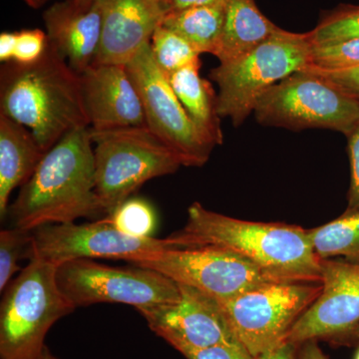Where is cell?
Segmentation results:
<instances>
[{
  "label": "cell",
  "mask_w": 359,
  "mask_h": 359,
  "mask_svg": "<svg viewBox=\"0 0 359 359\" xmlns=\"http://www.w3.org/2000/svg\"><path fill=\"white\" fill-rule=\"evenodd\" d=\"M56 269L41 259H30L4 290L0 359H41L49 330L76 309L59 290Z\"/></svg>",
  "instance_id": "obj_4"
},
{
  "label": "cell",
  "mask_w": 359,
  "mask_h": 359,
  "mask_svg": "<svg viewBox=\"0 0 359 359\" xmlns=\"http://www.w3.org/2000/svg\"><path fill=\"white\" fill-rule=\"evenodd\" d=\"M106 0H63L45 11L48 41L78 74L95 60Z\"/></svg>",
  "instance_id": "obj_16"
},
{
  "label": "cell",
  "mask_w": 359,
  "mask_h": 359,
  "mask_svg": "<svg viewBox=\"0 0 359 359\" xmlns=\"http://www.w3.org/2000/svg\"><path fill=\"white\" fill-rule=\"evenodd\" d=\"M126 67L141 97L146 126L177 156L182 166H204L216 146L189 117L167 75L156 62L150 43Z\"/></svg>",
  "instance_id": "obj_10"
},
{
  "label": "cell",
  "mask_w": 359,
  "mask_h": 359,
  "mask_svg": "<svg viewBox=\"0 0 359 359\" xmlns=\"http://www.w3.org/2000/svg\"><path fill=\"white\" fill-rule=\"evenodd\" d=\"M347 138L351 157V179L347 196L348 205L346 211H359V120Z\"/></svg>",
  "instance_id": "obj_31"
},
{
  "label": "cell",
  "mask_w": 359,
  "mask_h": 359,
  "mask_svg": "<svg viewBox=\"0 0 359 359\" xmlns=\"http://www.w3.org/2000/svg\"><path fill=\"white\" fill-rule=\"evenodd\" d=\"M27 6L32 8H39L42 4H45V0H23Z\"/></svg>",
  "instance_id": "obj_36"
},
{
  "label": "cell",
  "mask_w": 359,
  "mask_h": 359,
  "mask_svg": "<svg viewBox=\"0 0 359 359\" xmlns=\"http://www.w3.org/2000/svg\"><path fill=\"white\" fill-rule=\"evenodd\" d=\"M311 48L309 32L278 28L245 57L219 63L210 72V79L219 87V116L240 126L269 88L311 65Z\"/></svg>",
  "instance_id": "obj_5"
},
{
  "label": "cell",
  "mask_w": 359,
  "mask_h": 359,
  "mask_svg": "<svg viewBox=\"0 0 359 359\" xmlns=\"http://www.w3.org/2000/svg\"><path fill=\"white\" fill-rule=\"evenodd\" d=\"M354 359H359V349L358 351V353H356L355 358H354Z\"/></svg>",
  "instance_id": "obj_38"
},
{
  "label": "cell",
  "mask_w": 359,
  "mask_h": 359,
  "mask_svg": "<svg viewBox=\"0 0 359 359\" xmlns=\"http://www.w3.org/2000/svg\"><path fill=\"white\" fill-rule=\"evenodd\" d=\"M164 16L159 0H106L93 65H127L150 43Z\"/></svg>",
  "instance_id": "obj_17"
},
{
  "label": "cell",
  "mask_w": 359,
  "mask_h": 359,
  "mask_svg": "<svg viewBox=\"0 0 359 359\" xmlns=\"http://www.w3.org/2000/svg\"><path fill=\"white\" fill-rule=\"evenodd\" d=\"M91 131L96 194L109 215L146 182L182 166L177 156L147 126Z\"/></svg>",
  "instance_id": "obj_6"
},
{
  "label": "cell",
  "mask_w": 359,
  "mask_h": 359,
  "mask_svg": "<svg viewBox=\"0 0 359 359\" xmlns=\"http://www.w3.org/2000/svg\"><path fill=\"white\" fill-rule=\"evenodd\" d=\"M299 346L285 341L276 348L266 351L256 359H297Z\"/></svg>",
  "instance_id": "obj_33"
},
{
  "label": "cell",
  "mask_w": 359,
  "mask_h": 359,
  "mask_svg": "<svg viewBox=\"0 0 359 359\" xmlns=\"http://www.w3.org/2000/svg\"><path fill=\"white\" fill-rule=\"evenodd\" d=\"M180 299L138 309L148 327L180 353L238 341L218 299L178 283Z\"/></svg>",
  "instance_id": "obj_14"
},
{
  "label": "cell",
  "mask_w": 359,
  "mask_h": 359,
  "mask_svg": "<svg viewBox=\"0 0 359 359\" xmlns=\"http://www.w3.org/2000/svg\"><path fill=\"white\" fill-rule=\"evenodd\" d=\"M181 354L186 359H256L241 342L203 349H191Z\"/></svg>",
  "instance_id": "obj_30"
},
{
  "label": "cell",
  "mask_w": 359,
  "mask_h": 359,
  "mask_svg": "<svg viewBox=\"0 0 359 359\" xmlns=\"http://www.w3.org/2000/svg\"><path fill=\"white\" fill-rule=\"evenodd\" d=\"M200 68L201 61H195L172 73L168 79L203 136L212 145H221L224 135L218 111V95L211 83L201 77Z\"/></svg>",
  "instance_id": "obj_20"
},
{
  "label": "cell",
  "mask_w": 359,
  "mask_h": 359,
  "mask_svg": "<svg viewBox=\"0 0 359 359\" xmlns=\"http://www.w3.org/2000/svg\"><path fill=\"white\" fill-rule=\"evenodd\" d=\"M32 231L13 228L0 231V290L4 292L18 271L21 257H29Z\"/></svg>",
  "instance_id": "obj_26"
},
{
  "label": "cell",
  "mask_w": 359,
  "mask_h": 359,
  "mask_svg": "<svg viewBox=\"0 0 359 359\" xmlns=\"http://www.w3.org/2000/svg\"><path fill=\"white\" fill-rule=\"evenodd\" d=\"M80 76L90 129L146 126L141 97L126 65H92Z\"/></svg>",
  "instance_id": "obj_15"
},
{
  "label": "cell",
  "mask_w": 359,
  "mask_h": 359,
  "mask_svg": "<svg viewBox=\"0 0 359 359\" xmlns=\"http://www.w3.org/2000/svg\"><path fill=\"white\" fill-rule=\"evenodd\" d=\"M0 114L29 130L45 153L65 135L90 127L81 76L49 41L32 65L4 63Z\"/></svg>",
  "instance_id": "obj_2"
},
{
  "label": "cell",
  "mask_w": 359,
  "mask_h": 359,
  "mask_svg": "<svg viewBox=\"0 0 359 359\" xmlns=\"http://www.w3.org/2000/svg\"><path fill=\"white\" fill-rule=\"evenodd\" d=\"M118 231L134 238H152L157 217L154 208L142 198H129L108 215Z\"/></svg>",
  "instance_id": "obj_25"
},
{
  "label": "cell",
  "mask_w": 359,
  "mask_h": 359,
  "mask_svg": "<svg viewBox=\"0 0 359 359\" xmlns=\"http://www.w3.org/2000/svg\"><path fill=\"white\" fill-rule=\"evenodd\" d=\"M309 34L313 44L359 39V6L340 4L325 11Z\"/></svg>",
  "instance_id": "obj_24"
},
{
  "label": "cell",
  "mask_w": 359,
  "mask_h": 359,
  "mask_svg": "<svg viewBox=\"0 0 359 359\" xmlns=\"http://www.w3.org/2000/svg\"><path fill=\"white\" fill-rule=\"evenodd\" d=\"M309 66L327 71H342L358 67L359 39L327 44L313 43Z\"/></svg>",
  "instance_id": "obj_27"
},
{
  "label": "cell",
  "mask_w": 359,
  "mask_h": 359,
  "mask_svg": "<svg viewBox=\"0 0 359 359\" xmlns=\"http://www.w3.org/2000/svg\"><path fill=\"white\" fill-rule=\"evenodd\" d=\"M129 263L153 269L218 301L276 282L240 255L211 245L174 248Z\"/></svg>",
  "instance_id": "obj_11"
},
{
  "label": "cell",
  "mask_w": 359,
  "mask_h": 359,
  "mask_svg": "<svg viewBox=\"0 0 359 359\" xmlns=\"http://www.w3.org/2000/svg\"><path fill=\"white\" fill-rule=\"evenodd\" d=\"M16 45V32H2L0 35V61L2 63L13 60Z\"/></svg>",
  "instance_id": "obj_34"
},
{
  "label": "cell",
  "mask_w": 359,
  "mask_h": 359,
  "mask_svg": "<svg viewBox=\"0 0 359 359\" xmlns=\"http://www.w3.org/2000/svg\"><path fill=\"white\" fill-rule=\"evenodd\" d=\"M304 69L320 77L342 93L359 100V66L347 70L327 71L309 65Z\"/></svg>",
  "instance_id": "obj_29"
},
{
  "label": "cell",
  "mask_w": 359,
  "mask_h": 359,
  "mask_svg": "<svg viewBox=\"0 0 359 359\" xmlns=\"http://www.w3.org/2000/svg\"><path fill=\"white\" fill-rule=\"evenodd\" d=\"M56 280L75 309L108 302L128 304L138 311L180 299L178 283L141 266L115 268L93 259H73L57 266Z\"/></svg>",
  "instance_id": "obj_9"
},
{
  "label": "cell",
  "mask_w": 359,
  "mask_h": 359,
  "mask_svg": "<svg viewBox=\"0 0 359 359\" xmlns=\"http://www.w3.org/2000/svg\"><path fill=\"white\" fill-rule=\"evenodd\" d=\"M159 1L165 14H167L173 11L193 8V7L210 6L224 0H159Z\"/></svg>",
  "instance_id": "obj_32"
},
{
  "label": "cell",
  "mask_w": 359,
  "mask_h": 359,
  "mask_svg": "<svg viewBox=\"0 0 359 359\" xmlns=\"http://www.w3.org/2000/svg\"><path fill=\"white\" fill-rule=\"evenodd\" d=\"M48 46V36L43 30L25 29L16 32V45L13 62L28 65L43 56Z\"/></svg>",
  "instance_id": "obj_28"
},
{
  "label": "cell",
  "mask_w": 359,
  "mask_h": 359,
  "mask_svg": "<svg viewBox=\"0 0 359 359\" xmlns=\"http://www.w3.org/2000/svg\"><path fill=\"white\" fill-rule=\"evenodd\" d=\"M321 285L318 299L290 330L287 342L299 346L309 340L359 339V264L321 259Z\"/></svg>",
  "instance_id": "obj_13"
},
{
  "label": "cell",
  "mask_w": 359,
  "mask_h": 359,
  "mask_svg": "<svg viewBox=\"0 0 359 359\" xmlns=\"http://www.w3.org/2000/svg\"><path fill=\"white\" fill-rule=\"evenodd\" d=\"M224 2L165 14L161 25L183 37L200 54L215 56L223 30Z\"/></svg>",
  "instance_id": "obj_21"
},
{
  "label": "cell",
  "mask_w": 359,
  "mask_h": 359,
  "mask_svg": "<svg viewBox=\"0 0 359 359\" xmlns=\"http://www.w3.org/2000/svg\"><path fill=\"white\" fill-rule=\"evenodd\" d=\"M278 28L257 8L255 0H226L223 30L215 56L219 63L245 57Z\"/></svg>",
  "instance_id": "obj_19"
},
{
  "label": "cell",
  "mask_w": 359,
  "mask_h": 359,
  "mask_svg": "<svg viewBox=\"0 0 359 359\" xmlns=\"http://www.w3.org/2000/svg\"><path fill=\"white\" fill-rule=\"evenodd\" d=\"M45 152L25 126L0 114V218L8 214L11 193L34 173Z\"/></svg>",
  "instance_id": "obj_18"
},
{
  "label": "cell",
  "mask_w": 359,
  "mask_h": 359,
  "mask_svg": "<svg viewBox=\"0 0 359 359\" xmlns=\"http://www.w3.org/2000/svg\"><path fill=\"white\" fill-rule=\"evenodd\" d=\"M169 238L182 248H223L245 257L276 282L321 283V259L308 230L294 224L244 221L195 202L181 231Z\"/></svg>",
  "instance_id": "obj_1"
},
{
  "label": "cell",
  "mask_w": 359,
  "mask_h": 359,
  "mask_svg": "<svg viewBox=\"0 0 359 359\" xmlns=\"http://www.w3.org/2000/svg\"><path fill=\"white\" fill-rule=\"evenodd\" d=\"M182 248L171 238H134L121 233L106 217L92 223L48 224L32 231L29 257L58 266L80 259L131 262Z\"/></svg>",
  "instance_id": "obj_12"
},
{
  "label": "cell",
  "mask_w": 359,
  "mask_h": 359,
  "mask_svg": "<svg viewBox=\"0 0 359 359\" xmlns=\"http://www.w3.org/2000/svg\"><path fill=\"white\" fill-rule=\"evenodd\" d=\"M41 359H58L56 356H54L53 354L51 353V351H49L48 348L45 349V353L43 356H42Z\"/></svg>",
  "instance_id": "obj_37"
},
{
  "label": "cell",
  "mask_w": 359,
  "mask_h": 359,
  "mask_svg": "<svg viewBox=\"0 0 359 359\" xmlns=\"http://www.w3.org/2000/svg\"><path fill=\"white\" fill-rule=\"evenodd\" d=\"M254 112L266 126L330 129L348 136L359 120V100L302 69L269 88Z\"/></svg>",
  "instance_id": "obj_7"
},
{
  "label": "cell",
  "mask_w": 359,
  "mask_h": 359,
  "mask_svg": "<svg viewBox=\"0 0 359 359\" xmlns=\"http://www.w3.org/2000/svg\"><path fill=\"white\" fill-rule=\"evenodd\" d=\"M321 290V283L275 282L219 302L238 341L257 358L287 341Z\"/></svg>",
  "instance_id": "obj_8"
},
{
  "label": "cell",
  "mask_w": 359,
  "mask_h": 359,
  "mask_svg": "<svg viewBox=\"0 0 359 359\" xmlns=\"http://www.w3.org/2000/svg\"><path fill=\"white\" fill-rule=\"evenodd\" d=\"M92 145L86 127L65 135L45 153L9 208L13 228L32 231L44 224L74 223L105 212L96 194Z\"/></svg>",
  "instance_id": "obj_3"
},
{
  "label": "cell",
  "mask_w": 359,
  "mask_h": 359,
  "mask_svg": "<svg viewBox=\"0 0 359 359\" xmlns=\"http://www.w3.org/2000/svg\"><path fill=\"white\" fill-rule=\"evenodd\" d=\"M297 359H328L316 340H309L299 346Z\"/></svg>",
  "instance_id": "obj_35"
},
{
  "label": "cell",
  "mask_w": 359,
  "mask_h": 359,
  "mask_svg": "<svg viewBox=\"0 0 359 359\" xmlns=\"http://www.w3.org/2000/svg\"><path fill=\"white\" fill-rule=\"evenodd\" d=\"M46 1H47V0H45V2H46Z\"/></svg>",
  "instance_id": "obj_39"
},
{
  "label": "cell",
  "mask_w": 359,
  "mask_h": 359,
  "mask_svg": "<svg viewBox=\"0 0 359 359\" xmlns=\"http://www.w3.org/2000/svg\"><path fill=\"white\" fill-rule=\"evenodd\" d=\"M150 45L156 62L167 76L200 60L201 54L192 45L162 25L156 28Z\"/></svg>",
  "instance_id": "obj_23"
},
{
  "label": "cell",
  "mask_w": 359,
  "mask_h": 359,
  "mask_svg": "<svg viewBox=\"0 0 359 359\" xmlns=\"http://www.w3.org/2000/svg\"><path fill=\"white\" fill-rule=\"evenodd\" d=\"M309 241L320 259L344 257L359 264V211H346L330 223L308 230Z\"/></svg>",
  "instance_id": "obj_22"
}]
</instances>
